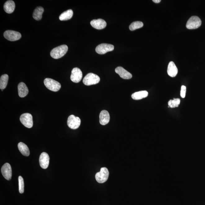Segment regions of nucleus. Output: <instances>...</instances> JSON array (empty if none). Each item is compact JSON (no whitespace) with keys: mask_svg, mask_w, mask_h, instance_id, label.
<instances>
[{"mask_svg":"<svg viewBox=\"0 0 205 205\" xmlns=\"http://www.w3.org/2000/svg\"><path fill=\"white\" fill-rule=\"evenodd\" d=\"M167 74L170 77H175L178 73V69L173 62L169 63L167 70Z\"/></svg>","mask_w":205,"mask_h":205,"instance_id":"obj_17","label":"nucleus"},{"mask_svg":"<svg viewBox=\"0 0 205 205\" xmlns=\"http://www.w3.org/2000/svg\"><path fill=\"white\" fill-rule=\"evenodd\" d=\"M148 92L147 91H140L133 93L131 95L132 99L135 100H140L147 97Z\"/></svg>","mask_w":205,"mask_h":205,"instance_id":"obj_20","label":"nucleus"},{"mask_svg":"<svg viewBox=\"0 0 205 205\" xmlns=\"http://www.w3.org/2000/svg\"><path fill=\"white\" fill-rule=\"evenodd\" d=\"M152 1H153L155 3H160V2L161 1V0H153Z\"/></svg>","mask_w":205,"mask_h":205,"instance_id":"obj_28","label":"nucleus"},{"mask_svg":"<svg viewBox=\"0 0 205 205\" xmlns=\"http://www.w3.org/2000/svg\"><path fill=\"white\" fill-rule=\"evenodd\" d=\"M18 182L19 192L21 194H23L24 192L25 184L23 178L21 176H19Z\"/></svg>","mask_w":205,"mask_h":205,"instance_id":"obj_26","label":"nucleus"},{"mask_svg":"<svg viewBox=\"0 0 205 205\" xmlns=\"http://www.w3.org/2000/svg\"><path fill=\"white\" fill-rule=\"evenodd\" d=\"M20 121L22 124L28 128H31L33 127V116L29 113H26L22 114L20 117Z\"/></svg>","mask_w":205,"mask_h":205,"instance_id":"obj_6","label":"nucleus"},{"mask_svg":"<svg viewBox=\"0 0 205 205\" xmlns=\"http://www.w3.org/2000/svg\"><path fill=\"white\" fill-rule=\"evenodd\" d=\"M115 72L123 79H131L132 77V74L130 72L121 67L116 68L115 69Z\"/></svg>","mask_w":205,"mask_h":205,"instance_id":"obj_14","label":"nucleus"},{"mask_svg":"<svg viewBox=\"0 0 205 205\" xmlns=\"http://www.w3.org/2000/svg\"><path fill=\"white\" fill-rule=\"evenodd\" d=\"M68 47L65 45L60 46L52 49L50 52V55L52 58L58 59L64 56L67 53Z\"/></svg>","mask_w":205,"mask_h":205,"instance_id":"obj_1","label":"nucleus"},{"mask_svg":"<svg viewBox=\"0 0 205 205\" xmlns=\"http://www.w3.org/2000/svg\"><path fill=\"white\" fill-rule=\"evenodd\" d=\"M19 150L22 155L28 157L30 155V151L27 145L22 142H20L18 145Z\"/></svg>","mask_w":205,"mask_h":205,"instance_id":"obj_19","label":"nucleus"},{"mask_svg":"<svg viewBox=\"0 0 205 205\" xmlns=\"http://www.w3.org/2000/svg\"><path fill=\"white\" fill-rule=\"evenodd\" d=\"M44 83L47 89L53 92L58 91L61 88L60 83L49 78H47L44 80Z\"/></svg>","mask_w":205,"mask_h":205,"instance_id":"obj_2","label":"nucleus"},{"mask_svg":"<svg viewBox=\"0 0 205 205\" xmlns=\"http://www.w3.org/2000/svg\"><path fill=\"white\" fill-rule=\"evenodd\" d=\"M4 36L6 39L11 41H15L20 39L21 37V34L14 30H7L4 32Z\"/></svg>","mask_w":205,"mask_h":205,"instance_id":"obj_8","label":"nucleus"},{"mask_svg":"<svg viewBox=\"0 0 205 205\" xmlns=\"http://www.w3.org/2000/svg\"><path fill=\"white\" fill-rule=\"evenodd\" d=\"M143 26V23L141 21H135L132 23L129 26V29L131 31H133L142 28Z\"/></svg>","mask_w":205,"mask_h":205,"instance_id":"obj_24","label":"nucleus"},{"mask_svg":"<svg viewBox=\"0 0 205 205\" xmlns=\"http://www.w3.org/2000/svg\"><path fill=\"white\" fill-rule=\"evenodd\" d=\"M109 176V172L106 167H101L100 171L96 174V179L100 184L105 182L108 180Z\"/></svg>","mask_w":205,"mask_h":205,"instance_id":"obj_3","label":"nucleus"},{"mask_svg":"<svg viewBox=\"0 0 205 205\" xmlns=\"http://www.w3.org/2000/svg\"><path fill=\"white\" fill-rule=\"evenodd\" d=\"M74 13L72 10L70 9L64 12L59 17L60 21H67L72 17Z\"/></svg>","mask_w":205,"mask_h":205,"instance_id":"obj_22","label":"nucleus"},{"mask_svg":"<svg viewBox=\"0 0 205 205\" xmlns=\"http://www.w3.org/2000/svg\"><path fill=\"white\" fill-rule=\"evenodd\" d=\"M81 123L80 118L74 116V115H70L68 118V126L72 129L75 130L78 128L80 126Z\"/></svg>","mask_w":205,"mask_h":205,"instance_id":"obj_7","label":"nucleus"},{"mask_svg":"<svg viewBox=\"0 0 205 205\" xmlns=\"http://www.w3.org/2000/svg\"><path fill=\"white\" fill-rule=\"evenodd\" d=\"M44 11V8L41 7H37L35 8L33 13V18L37 21L41 20L42 14H43Z\"/></svg>","mask_w":205,"mask_h":205,"instance_id":"obj_21","label":"nucleus"},{"mask_svg":"<svg viewBox=\"0 0 205 205\" xmlns=\"http://www.w3.org/2000/svg\"><path fill=\"white\" fill-rule=\"evenodd\" d=\"M1 172L4 177L7 180H11L12 176V170L11 165L6 163L2 167Z\"/></svg>","mask_w":205,"mask_h":205,"instance_id":"obj_11","label":"nucleus"},{"mask_svg":"<svg viewBox=\"0 0 205 205\" xmlns=\"http://www.w3.org/2000/svg\"><path fill=\"white\" fill-rule=\"evenodd\" d=\"M8 80V76L4 74L2 75L0 78V89L2 90L5 89L7 86Z\"/></svg>","mask_w":205,"mask_h":205,"instance_id":"obj_23","label":"nucleus"},{"mask_svg":"<svg viewBox=\"0 0 205 205\" xmlns=\"http://www.w3.org/2000/svg\"><path fill=\"white\" fill-rule=\"evenodd\" d=\"M110 121V115L106 110H103L100 114V123L103 125L107 124Z\"/></svg>","mask_w":205,"mask_h":205,"instance_id":"obj_15","label":"nucleus"},{"mask_svg":"<svg viewBox=\"0 0 205 205\" xmlns=\"http://www.w3.org/2000/svg\"><path fill=\"white\" fill-rule=\"evenodd\" d=\"M50 163V157L48 154L43 152L41 154L39 158V163L42 168L46 169L48 168Z\"/></svg>","mask_w":205,"mask_h":205,"instance_id":"obj_12","label":"nucleus"},{"mask_svg":"<svg viewBox=\"0 0 205 205\" xmlns=\"http://www.w3.org/2000/svg\"><path fill=\"white\" fill-rule=\"evenodd\" d=\"M82 77V72L80 69L76 67L73 69L70 77L71 81L74 82L78 83L80 82Z\"/></svg>","mask_w":205,"mask_h":205,"instance_id":"obj_10","label":"nucleus"},{"mask_svg":"<svg viewBox=\"0 0 205 205\" xmlns=\"http://www.w3.org/2000/svg\"><path fill=\"white\" fill-rule=\"evenodd\" d=\"M19 96L20 97H25L29 93V90L26 84L23 82H20L18 86Z\"/></svg>","mask_w":205,"mask_h":205,"instance_id":"obj_16","label":"nucleus"},{"mask_svg":"<svg viewBox=\"0 0 205 205\" xmlns=\"http://www.w3.org/2000/svg\"><path fill=\"white\" fill-rule=\"evenodd\" d=\"M91 25L93 28L99 30L103 29L107 25L106 22L101 19L92 20L91 22Z\"/></svg>","mask_w":205,"mask_h":205,"instance_id":"obj_13","label":"nucleus"},{"mask_svg":"<svg viewBox=\"0 0 205 205\" xmlns=\"http://www.w3.org/2000/svg\"><path fill=\"white\" fill-rule=\"evenodd\" d=\"M200 19L197 16H192L188 20L186 27L189 29H196L201 26Z\"/></svg>","mask_w":205,"mask_h":205,"instance_id":"obj_5","label":"nucleus"},{"mask_svg":"<svg viewBox=\"0 0 205 205\" xmlns=\"http://www.w3.org/2000/svg\"><path fill=\"white\" fill-rule=\"evenodd\" d=\"M99 76L93 73H89L84 78L83 82L86 86H91L97 84L100 82Z\"/></svg>","mask_w":205,"mask_h":205,"instance_id":"obj_4","label":"nucleus"},{"mask_svg":"<svg viewBox=\"0 0 205 205\" xmlns=\"http://www.w3.org/2000/svg\"><path fill=\"white\" fill-rule=\"evenodd\" d=\"M180 100L179 99H174L173 100H170L168 101V107L175 108L178 107L180 104Z\"/></svg>","mask_w":205,"mask_h":205,"instance_id":"obj_25","label":"nucleus"},{"mask_svg":"<svg viewBox=\"0 0 205 205\" xmlns=\"http://www.w3.org/2000/svg\"><path fill=\"white\" fill-rule=\"evenodd\" d=\"M114 49V46L111 44L103 43L100 44L96 47V51L97 53L100 55H103L106 52L113 51Z\"/></svg>","mask_w":205,"mask_h":205,"instance_id":"obj_9","label":"nucleus"},{"mask_svg":"<svg viewBox=\"0 0 205 205\" xmlns=\"http://www.w3.org/2000/svg\"><path fill=\"white\" fill-rule=\"evenodd\" d=\"M15 7L14 2L9 0L6 2L4 6V10L7 13L11 14L14 11Z\"/></svg>","mask_w":205,"mask_h":205,"instance_id":"obj_18","label":"nucleus"},{"mask_svg":"<svg viewBox=\"0 0 205 205\" xmlns=\"http://www.w3.org/2000/svg\"><path fill=\"white\" fill-rule=\"evenodd\" d=\"M186 91V87L185 86H181L180 91V96L181 97L184 98L185 97Z\"/></svg>","mask_w":205,"mask_h":205,"instance_id":"obj_27","label":"nucleus"}]
</instances>
